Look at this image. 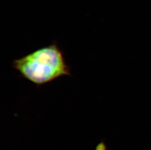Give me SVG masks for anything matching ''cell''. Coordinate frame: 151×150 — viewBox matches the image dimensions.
I'll return each instance as SVG.
<instances>
[{"mask_svg": "<svg viewBox=\"0 0 151 150\" xmlns=\"http://www.w3.org/2000/svg\"><path fill=\"white\" fill-rule=\"evenodd\" d=\"M12 66L23 78L37 86L71 76L64 53L55 43L14 60Z\"/></svg>", "mask_w": 151, "mask_h": 150, "instance_id": "obj_1", "label": "cell"}]
</instances>
